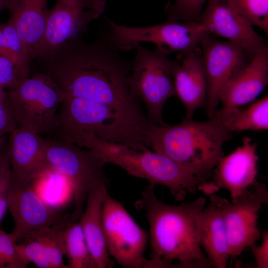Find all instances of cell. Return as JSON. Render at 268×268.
<instances>
[{
  "label": "cell",
  "instance_id": "1",
  "mask_svg": "<svg viewBox=\"0 0 268 268\" xmlns=\"http://www.w3.org/2000/svg\"><path fill=\"white\" fill-rule=\"evenodd\" d=\"M45 61L46 73L65 96L102 104L137 134L147 136L151 124L128 82L132 61L121 57L105 37L92 43L74 38Z\"/></svg>",
  "mask_w": 268,
  "mask_h": 268
},
{
  "label": "cell",
  "instance_id": "2",
  "mask_svg": "<svg viewBox=\"0 0 268 268\" xmlns=\"http://www.w3.org/2000/svg\"><path fill=\"white\" fill-rule=\"evenodd\" d=\"M206 200L200 197L192 201L171 205L159 200L154 187L146 186L134 207L143 210L148 222L152 251L147 268H208L212 265L197 237V217Z\"/></svg>",
  "mask_w": 268,
  "mask_h": 268
},
{
  "label": "cell",
  "instance_id": "3",
  "mask_svg": "<svg viewBox=\"0 0 268 268\" xmlns=\"http://www.w3.org/2000/svg\"><path fill=\"white\" fill-rule=\"evenodd\" d=\"M211 117L204 121L185 118L176 125L152 124L148 137L152 150L179 164L203 182L209 181L231 136Z\"/></svg>",
  "mask_w": 268,
  "mask_h": 268
},
{
  "label": "cell",
  "instance_id": "4",
  "mask_svg": "<svg viewBox=\"0 0 268 268\" xmlns=\"http://www.w3.org/2000/svg\"><path fill=\"white\" fill-rule=\"evenodd\" d=\"M74 143L91 150L105 164L116 165L130 176L146 180L151 186L160 185L168 188L178 201H183L188 193L196 194L199 186L204 182L175 161L150 149H134L100 139L89 132L78 133Z\"/></svg>",
  "mask_w": 268,
  "mask_h": 268
},
{
  "label": "cell",
  "instance_id": "5",
  "mask_svg": "<svg viewBox=\"0 0 268 268\" xmlns=\"http://www.w3.org/2000/svg\"><path fill=\"white\" fill-rule=\"evenodd\" d=\"M128 77L129 85L146 108L149 121L163 124V109L167 100L175 95L172 77L175 61L157 48L147 49L137 45Z\"/></svg>",
  "mask_w": 268,
  "mask_h": 268
},
{
  "label": "cell",
  "instance_id": "6",
  "mask_svg": "<svg viewBox=\"0 0 268 268\" xmlns=\"http://www.w3.org/2000/svg\"><path fill=\"white\" fill-rule=\"evenodd\" d=\"M8 89L18 127L40 134L56 128L58 109L65 95L46 73L20 79Z\"/></svg>",
  "mask_w": 268,
  "mask_h": 268
},
{
  "label": "cell",
  "instance_id": "7",
  "mask_svg": "<svg viewBox=\"0 0 268 268\" xmlns=\"http://www.w3.org/2000/svg\"><path fill=\"white\" fill-rule=\"evenodd\" d=\"M45 153L51 168L63 175L70 186L74 202L71 220L80 219L90 190L108 184L105 163L91 150L64 139L45 140Z\"/></svg>",
  "mask_w": 268,
  "mask_h": 268
},
{
  "label": "cell",
  "instance_id": "8",
  "mask_svg": "<svg viewBox=\"0 0 268 268\" xmlns=\"http://www.w3.org/2000/svg\"><path fill=\"white\" fill-rule=\"evenodd\" d=\"M59 108L56 128L62 135L72 132H89L100 139L134 149L144 147L143 139L102 104L65 96Z\"/></svg>",
  "mask_w": 268,
  "mask_h": 268
},
{
  "label": "cell",
  "instance_id": "9",
  "mask_svg": "<svg viewBox=\"0 0 268 268\" xmlns=\"http://www.w3.org/2000/svg\"><path fill=\"white\" fill-rule=\"evenodd\" d=\"M109 26L108 41L118 51H128L141 43H151L167 55L187 52L201 46L209 34L198 21L168 19L156 25L136 27L117 24L105 18Z\"/></svg>",
  "mask_w": 268,
  "mask_h": 268
},
{
  "label": "cell",
  "instance_id": "10",
  "mask_svg": "<svg viewBox=\"0 0 268 268\" xmlns=\"http://www.w3.org/2000/svg\"><path fill=\"white\" fill-rule=\"evenodd\" d=\"M105 240L109 254L126 268H146L144 257L149 233L142 229L123 204L108 193L102 208Z\"/></svg>",
  "mask_w": 268,
  "mask_h": 268
},
{
  "label": "cell",
  "instance_id": "11",
  "mask_svg": "<svg viewBox=\"0 0 268 268\" xmlns=\"http://www.w3.org/2000/svg\"><path fill=\"white\" fill-rule=\"evenodd\" d=\"M106 3V0H56L49 10L38 58L45 60L67 41L86 34Z\"/></svg>",
  "mask_w": 268,
  "mask_h": 268
},
{
  "label": "cell",
  "instance_id": "12",
  "mask_svg": "<svg viewBox=\"0 0 268 268\" xmlns=\"http://www.w3.org/2000/svg\"><path fill=\"white\" fill-rule=\"evenodd\" d=\"M31 181L11 175L8 207L14 227L9 234L16 243L44 228L71 220V213H59L48 205L31 187Z\"/></svg>",
  "mask_w": 268,
  "mask_h": 268
},
{
  "label": "cell",
  "instance_id": "13",
  "mask_svg": "<svg viewBox=\"0 0 268 268\" xmlns=\"http://www.w3.org/2000/svg\"><path fill=\"white\" fill-rule=\"evenodd\" d=\"M268 202L266 186L258 181L231 202L222 197L231 261L260 239L258 214L262 205Z\"/></svg>",
  "mask_w": 268,
  "mask_h": 268
},
{
  "label": "cell",
  "instance_id": "14",
  "mask_svg": "<svg viewBox=\"0 0 268 268\" xmlns=\"http://www.w3.org/2000/svg\"><path fill=\"white\" fill-rule=\"evenodd\" d=\"M256 149V143L250 137L244 136L240 146L220 158L213 171L211 180L201 183L198 190L211 195L221 189H225L231 201L235 200L258 181L259 156Z\"/></svg>",
  "mask_w": 268,
  "mask_h": 268
},
{
  "label": "cell",
  "instance_id": "15",
  "mask_svg": "<svg viewBox=\"0 0 268 268\" xmlns=\"http://www.w3.org/2000/svg\"><path fill=\"white\" fill-rule=\"evenodd\" d=\"M197 21L209 34L240 46L250 61L266 45L263 37L229 0H208Z\"/></svg>",
  "mask_w": 268,
  "mask_h": 268
},
{
  "label": "cell",
  "instance_id": "16",
  "mask_svg": "<svg viewBox=\"0 0 268 268\" xmlns=\"http://www.w3.org/2000/svg\"><path fill=\"white\" fill-rule=\"evenodd\" d=\"M201 46L207 81L205 113L210 117L219 103L218 94L223 85L250 60L238 45L217 40L210 34L203 38Z\"/></svg>",
  "mask_w": 268,
  "mask_h": 268
},
{
  "label": "cell",
  "instance_id": "17",
  "mask_svg": "<svg viewBox=\"0 0 268 268\" xmlns=\"http://www.w3.org/2000/svg\"><path fill=\"white\" fill-rule=\"evenodd\" d=\"M174 61L172 77L175 95L185 109V118H192L207 101V81L201 48L180 53Z\"/></svg>",
  "mask_w": 268,
  "mask_h": 268
},
{
  "label": "cell",
  "instance_id": "18",
  "mask_svg": "<svg viewBox=\"0 0 268 268\" xmlns=\"http://www.w3.org/2000/svg\"><path fill=\"white\" fill-rule=\"evenodd\" d=\"M268 83V49L266 45L223 85L218 94L221 108H239L251 103L260 95Z\"/></svg>",
  "mask_w": 268,
  "mask_h": 268
},
{
  "label": "cell",
  "instance_id": "19",
  "mask_svg": "<svg viewBox=\"0 0 268 268\" xmlns=\"http://www.w3.org/2000/svg\"><path fill=\"white\" fill-rule=\"evenodd\" d=\"M196 224L198 241L212 266L226 268L230 254L222 197L210 195L208 204L197 217Z\"/></svg>",
  "mask_w": 268,
  "mask_h": 268
},
{
  "label": "cell",
  "instance_id": "20",
  "mask_svg": "<svg viewBox=\"0 0 268 268\" xmlns=\"http://www.w3.org/2000/svg\"><path fill=\"white\" fill-rule=\"evenodd\" d=\"M11 175L33 180L53 170L45 153V139L31 130L18 127L10 134L7 150Z\"/></svg>",
  "mask_w": 268,
  "mask_h": 268
},
{
  "label": "cell",
  "instance_id": "21",
  "mask_svg": "<svg viewBox=\"0 0 268 268\" xmlns=\"http://www.w3.org/2000/svg\"><path fill=\"white\" fill-rule=\"evenodd\" d=\"M48 0H7L5 9L22 41L27 58H38L49 15Z\"/></svg>",
  "mask_w": 268,
  "mask_h": 268
},
{
  "label": "cell",
  "instance_id": "22",
  "mask_svg": "<svg viewBox=\"0 0 268 268\" xmlns=\"http://www.w3.org/2000/svg\"><path fill=\"white\" fill-rule=\"evenodd\" d=\"M108 193L107 184L91 189L86 198L85 210L79 219L89 250L98 268H110L114 265L107 249L102 222L103 205Z\"/></svg>",
  "mask_w": 268,
  "mask_h": 268
},
{
  "label": "cell",
  "instance_id": "23",
  "mask_svg": "<svg viewBox=\"0 0 268 268\" xmlns=\"http://www.w3.org/2000/svg\"><path fill=\"white\" fill-rule=\"evenodd\" d=\"M211 117L227 131H267L268 130V97L252 103L245 110L239 108L216 109Z\"/></svg>",
  "mask_w": 268,
  "mask_h": 268
},
{
  "label": "cell",
  "instance_id": "24",
  "mask_svg": "<svg viewBox=\"0 0 268 268\" xmlns=\"http://www.w3.org/2000/svg\"><path fill=\"white\" fill-rule=\"evenodd\" d=\"M67 268H98L89 250L79 219L70 220L64 231Z\"/></svg>",
  "mask_w": 268,
  "mask_h": 268
},
{
  "label": "cell",
  "instance_id": "25",
  "mask_svg": "<svg viewBox=\"0 0 268 268\" xmlns=\"http://www.w3.org/2000/svg\"><path fill=\"white\" fill-rule=\"evenodd\" d=\"M68 222L44 228L28 237L41 244L52 268H67L63 260L65 256L64 231Z\"/></svg>",
  "mask_w": 268,
  "mask_h": 268
},
{
  "label": "cell",
  "instance_id": "26",
  "mask_svg": "<svg viewBox=\"0 0 268 268\" xmlns=\"http://www.w3.org/2000/svg\"><path fill=\"white\" fill-rule=\"evenodd\" d=\"M1 27L6 48L12 57L19 78L28 76L31 63L12 21L9 18L6 22L1 23Z\"/></svg>",
  "mask_w": 268,
  "mask_h": 268
},
{
  "label": "cell",
  "instance_id": "27",
  "mask_svg": "<svg viewBox=\"0 0 268 268\" xmlns=\"http://www.w3.org/2000/svg\"><path fill=\"white\" fill-rule=\"evenodd\" d=\"M252 26L268 33V0H229Z\"/></svg>",
  "mask_w": 268,
  "mask_h": 268
},
{
  "label": "cell",
  "instance_id": "28",
  "mask_svg": "<svg viewBox=\"0 0 268 268\" xmlns=\"http://www.w3.org/2000/svg\"><path fill=\"white\" fill-rule=\"evenodd\" d=\"M208 0H169L165 13L168 19L189 22L197 21Z\"/></svg>",
  "mask_w": 268,
  "mask_h": 268
},
{
  "label": "cell",
  "instance_id": "29",
  "mask_svg": "<svg viewBox=\"0 0 268 268\" xmlns=\"http://www.w3.org/2000/svg\"><path fill=\"white\" fill-rule=\"evenodd\" d=\"M15 250L21 261L27 266L32 263L40 268H52L43 246L32 238H27L16 244Z\"/></svg>",
  "mask_w": 268,
  "mask_h": 268
},
{
  "label": "cell",
  "instance_id": "30",
  "mask_svg": "<svg viewBox=\"0 0 268 268\" xmlns=\"http://www.w3.org/2000/svg\"><path fill=\"white\" fill-rule=\"evenodd\" d=\"M16 243L9 233L0 229V268H26L15 250Z\"/></svg>",
  "mask_w": 268,
  "mask_h": 268
},
{
  "label": "cell",
  "instance_id": "31",
  "mask_svg": "<svg viewBox=\"0 0 268 268\" xmlns=\"http://www.w3.org/2000/svg\"><path fill=\"white\" fill-rule=\"evenodd\" d=\"M11 167L7 150L0 158V225L7 209Z\"/></svg>",
  "mask_w": 268,
  "mask_h": 268
},
{
  "label": "cell",
  "instance_id": "32",
  "mask_svg": "<svg viewBox=\"0 0 268 268\" xmlns=\"http://www.w3.org/2000/svg\"><path fill=\"white\" fill-rule=\"evenodd\" d=\"M16 120L7 97L0 100V139L6 134H10L17 128Z\"/></svg>",
  "mask_w": 268,
  "mask_h": 268
},
{
  "label": "cell",
  "instance_id": "33",
  "mask_svg": "<svg viewBox=\"0 0 268 268\" xmlns=\"http://www.w3.org/2000/svg\"><path fill=\"white\" fill-rule=\"evenodd\" d=\"M20 79L13 63L0 55V86L8 88Z\"/></svg>",
  "mask_w": 268,
  "mask_h": 268
},
{
  "label": "cell",
  "instance_id": "34",
  "mask_svg": "<svg viewBox=\"0 0 268 268\" xmlns=\"http://www.w3.org/2000/svg\"><path fill=\"white\" fill-rule=\"evenodd\" d=\"M261 244L257 246L254 244L251 248L253 255L255 268H268V231L263 232Z\"/></svg>",
  "mask_w": 268,
  "mask_h": 268
},
{
  "label": "cell",
  "instance_id": "35",
  "mask_svg": "<svg viewBox=\"0 0 268 268\" xmlns=\"http://www.w3.org/2000/svg\"><path fill=\"white\" fill-rule=\"evenodd\" d=\"M0 55L6 57L13 63L12 57L8 51L4 42L1 23H0Z\"/></svg>",
  "mask_w": 268,
  "mask_h": 268
},
{
  "label": "cell",
  "instance_id": "36",
  "mask_svg": "<svg viewBox=\"0 0 268 268\" xmlns=\"http://www.w3.org/2000/svg\"><path fill=\"white\" fill-rule=\"evenodd\" d=\"M7 97V92L5 89L0 86V100H2Z\"/></svg>",
  "mask_w": 268,
  "mask_h": 268
},
{
  "label": "cell",
  "instance_id": "37",
  "mask_svg": "<svg viewBox=\"0 0 268 268\" xmlns=\"http://www.w3.org/2000/svg\"><path fill=\"white\" fill-rule=\"evenodd\" d=\"M6 0H0V11L2 9H5Z\"/></svg>",
  "mask_w": 268,
  "mask_h": 268
},
{
  "label": "cell",
  "instance_id": "38",
  "mask_svg": "<svg viewBox=\"0 0 268 268\" xmlns=\"http://www.w3.org/2000/svg\"><path fill=\"white\" fill-rule=\"evenodd\" d=\"M0 140H1V139H0ZM1 154V153H0V158Z\"/></svg>",
  "mask_w": 268,
  "mask_h": 268
}]
</instances>
